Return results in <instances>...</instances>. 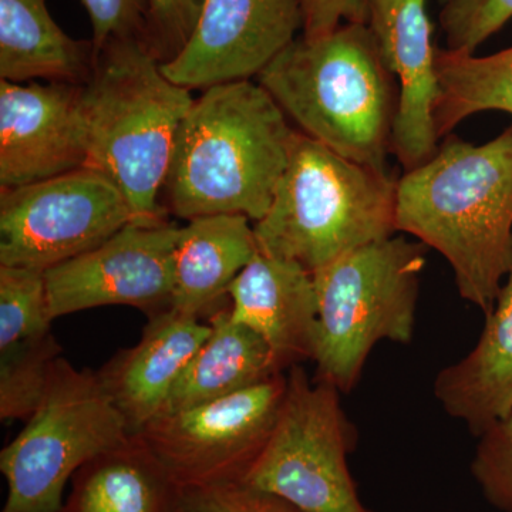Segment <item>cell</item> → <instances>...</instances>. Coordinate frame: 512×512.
Here are the masks:
<instances>
[{
	"label": "cell",
	"instance_id": "cell-14",
	"mask_svg": "<svg viewBox=\"0 0 512 512\" xmlns=\"http://www.w3.org/2000/svg\"><path fill=\"white\" fill-rule=\"evenodd\" d=\"M367 26L387 69L399 80L392 153L404 171H410L429 161L440 147L434 124L437 49L427 0H372Z\"/></svg>",
	"mask_w": 512,
	"mask_h": 512
},
{
	"label": "cell",
	"instance_id": "cell-2",
	"mask_svg": "<svg viewBox=\"0 0 512 512\" xmlns=\"http://www.w3.org/2000/svg\"><path fill=\"white\" fill-rule=\"evenodd\" d=\"M296 131L258 82L208 87L178 130L164 184L168 208L187 221L208 215L262 220Z\"/></svg>",
	"mask_w": 512,
	"mask_h": 512
},
{
	"label": "cell",
	"instance_id": "cell-29",
	"mask_svg": "<svg viewBox=\"0 0 512 512\" xmlns=\"http://www.w3.org/2000/svg\"><path fill=\"white\" fill-rule=\"evenodd\" d=\"M93 28L94 53L113 37H144L147 0H82Z\"/></svg>",
	"mask_w": 512,
	"mask_h": 512
},
{
	"label": "cell",
	"instance_id": "cell-21",
	"mask_svg": "<svg viewBox=\"0 0 512 512\" xmlns=\"http://www.w3.org/2000/svg\"><path fill=\"white\" fill-rule=\"evenodd\" d=\"M93 63V43L64 33L46 0H0V79L84 84Z\"/></svg>",
	"mask_w": 512,
	"mask_h": 512
},
{
	"label": "cell",
	"instance_id": "cell-4",
	"mask_svg": "<svg viewBox=\"0 0 512 512\" xmlns=\"http://www.w3.org/2000/svg\"><path fill=\"white\" fill-rule=\"evenodd\" d=\"M192 104L143 37H113L94 53L80 99L87 165L117 184L136 222L165 221L158 195Z\"/></svg>",
	"mask_w": 512,
	"mask_h": 512
},
{
	"label": "cell",
	"instance_id": "cell-18",
	"mask_svg": "<svg viewBox=\"0 0 512 512\" xmlns=\"http://www.w3.org/2000/svg\"><path fill=\"white\" fill-rule=\"evenodd\" d=\"M244 215H208L178 228L171 309L211 315L242 269L258 254L254 227Z\"/></svg>",
	"mask_w": 512,
	"mask_h": 512
},
{
	"label": "cell",
	"instance_id": "cell-16",
	"mask_svg": "<svg viewBox=\"0 0 512 512\" xmlns=\"http://www.w3.org/2000/svg\"><path fill=\"white\" fill-rule=\"evenodd\" d=\"M210 330L197 316L168 309L148 318L136 346L119 350L97 370L131 434L163 412L168 394Z\"/></svg>",
	"mask_w": 512,
	"mask_h": 512
},
{
	"label": "cell",
	"instance_id": "cell-17",
	"mask_svg": "<svg viewBox=\"0 0 512 512\" xmlns=\"http://www.w3.org/2000/svg\"><path fill=\"white\" fill-rule=\"evenodd\" d=\"M434 396L476 437L512 413V265L477 345L440 370Z\"/></svg>",
	"mask_w": 512,
	"mask_h": 512
},
{
	"label": "cell",
	"instance_id": "cell-19",
	"mask_svg": "<svg viewBox=\"0 0 512 512\" xmlns=\"http://www.w3.org/2000/svg\"><path fill=\"white\" fill-rule=\"evenodd\" d=\"M180 494V485L136 433L74 473L60 512H175Z\"/></svg>",
	"mask_w": 512,
	"mask_h": 512
},
{
	"label": "cell",
	"instance_id": "cell-10",
	"mask_svg": "<svg viewBox=\"0 0 512 512\" xmlns=\"http://www.w3.org/2000/svg\"><path fill=\"white\" fill-rule=\"evenodd\" d=\"M284 373L222 399L154 417L140 431L175 483H244L271 437L286 392Z\"/></svg>",
	"mask_w": 512,
	"mask_h": 512
},
{
	"label": "cell",
	"instance_id": "cell-30",
	"mask_svg": "<svg viewBox=\"0 0 512 512\" xmlns=\"http://www.w3.org/2000/svg\"><path fill=\"white\" fill-rule=\"evenodd\" d=\"M372 0H301L302 36L316 39L345 23H367Z\"/></svg>",
	"mask_w": 512,
	"mask_h": 512
},
{
	"label": "cell",
	"instance_id": "cell-5",
	"mask_svg": "<svg viewBox=\"0 0 512 512\" xmlns=\"http://www.w3.org/2000/svg\"><path fill=\"white\" fill-rule=\"evenodd\" d=\"M397 180L353 163L296 131L271 207L254 231L259 252L296 262L315 274L323 266L393 237Z\"/></svg>",
	"mask_w": 512,
	"mask_h": 512
},
{
	"label": "cell",
	"instance_id": "cell-20",
	"mask_svg": "<svg viewBox=\"0 0 512 512\" xmlns=\"http://www.w3.org/2000/svg\"><path fill=\"white\" fill-rule=\"evenodd\" d=\"M207 323L210 335L178 377L160 414L214 402L284 373L264 340L232 319L229 305L208 315Z\"/></svg>",
	"mask_w": 512,
	"mask_h": 512
},
{
	"label": "cell",
	"instance_id": "cell-8",
	"mask_svg": "<svg viewBox=\"0 0 512 512\" xmlns=\"http://www.w3.org/2000/svg\"><path fill=\"white\" fill-rule=\"evenodd\" d=\"M288 370L274 430L244 483L303 512H373L360 500L349 470L357 434L339 390L322 380L312 382L301 365Z\"/></svg>",
	"mask_w": 512,
	"mask_h": 512
},
{
	"label": "cell",
	"instance_id": "cell-22",
	"mask_svg": "<svg viewBox=\"0 0 512 512\" xmlns=\"http://www.w3.org/2000/svg\"><path fill=\"white\" fill-rule=\"evenodd\" d=\"M436 67L439 97L434 124L439 140L483 111L512 116V46L490 56L437 49Z\"/></svg>",
	"mask_w": 512,
	"mask_h": 512
},
{
	"label": "cell",
	"instance_id": "cell-6",
	"mask_svg": "<svg viewBox=\"0 0 512 512\" xmlns=\"http://www.w3.org/2000/svg\"><path fill=\"white\" fill-rule=\"evenodd\" d=\"M427 249L423 242L393 235L312 275L319 308L315 380L350 393L377 343L412 342Z\"/></svg>",
	"mask_w": 512,
	"mask_h": 512
},
{
	"label": "cell",
	"instance_id": "cell-12",
	"mask_svg": "<svg viewBox=\"0 0 512 512\" xmlns=\"http://www.w3.org/2000/svg\"><path fill=\"white\" fill-rule=\"evenodd\" d=\"M302 29L301 0H205L191 39L161 69L188 90L252 80Z\"/></svg>",
	"mask_w": 512,
	"mask_h": 512
},
{
	"label": "cell",
	"instance_id": "cell-23",
	"mask_svg": "<svg viewBox=\"0 0 512 512\" xmlns=\"http://www.w3.org/2000/svg\"><path fill=\"white\" fill-rule=\"evenodd\" d=\"M62 352L52 330L0 350V420L26 423L36 413Z\"/></svg>",
	"mask_w": 512,
	"mask_h": 512
},
{
	"label": "cell",
	"instance_id": "cell-1",
	"mask_svg": "<svg viewBox=\"0 0 512 512\" xmlns=\"http://www.w3.org/2000/svg\"><path fill=\"white\" fill-rule=\"evenodd\" d=\"M396 228L443 255L461 298L490 315L512 265V124L481 146L450 134L406 171Z\"/></svg>",
	"mask_w": 512,
	"mask_h": 512
},
{
	"label": "cell",
	"instance_id": "cell-25",
	"mask_svg": "<svg viewBox=\"0 0 512 512\" xmlns=\"http://www.w3.org/2000/svg\"><path fill=\"white\" fill-rule=\"evenodd\" d=\"M470 471L491 507L512 512V413L477 437Z\"/></svg>",
	"mask_w": 512,
	"mask_h": 512
},
{
	"label": "cell",
	"instance_id": "cell-27",
	"mask_svg": "<svg viewBox=\"0 0 512 512\" xmlns=\"http://www.w3.org/2000/svg\"><path fill=\"white\" fill-rule=\"evenodd\" d=\"M205 0H147L144 42L161 64L180 55L201 18Z\"/></svg>",
	"mask_w": 512,
	"mask_h": 512
},
{
	"label": "cell",
	"instance_id": "cell-28",
	"mask_svg": "<svg viewBox=\"0 0 512 512\" xmlns=\"http://www.w3.org/2000/svg\"><path fill=\"white\" fill-rule=\"evenodd\" d=\"M175 512H303L269 491L247 483L181 488Z\"/></svg>",
	"mask_w": 512,
	"mask_h": 512
},
{
	"label": "cell",
	"instance_id": "cell-26",
	"mask_svg": "<svg viewBox=\"0 0 512 512\" xmlns=\"http://www.w3.org/2000/svg\"><path fill=\"white\" fill-rule=\"evenodd\" d=\"M440 25L447 50L476 53L512 19V0H444Z\"/></svg>",
	"mask_w": 512,
	"mask_h": 512
},
{
	"label": "cell",
	"instance_id": "cell-24",
	"mask_svg": "<svg viewBox=\"0 0 512 512\" xmlns=\"http://www.w3.org/2000/svg\"><path fill=\"white\" fill-rule=\"evenodd\" d=\"M45 272L0 265V350L52 330Z\"/></svg>",
	"mask_w": 512,
	"mask_h": 512
},
{
	"label": "cell",
	"instance_id": "cell-3",
	"mask_svg": "<svg viewBox=\"0 0 512 512\" xmlns=\"http://www.w3.org/2000/svg\"><path fill=\"white\" fill-rule=\"evenodd\" d=\"M256 79L305 136L389 174L399 89L367 23L296 37Z\"/></svg>",
	"mask_w": 512,
	"mask_h": 512
},
{
	"label": "cell",
	"instance_id": "cell-13",
	"mask_svg": "<svg viewBox=\"0 0 512 512\" xmlns=\"http://www.w3.org/2000/svg\"><path fill=\"white\" fill-rule=\"evenodd\" d=\"M83 84L0 79V191L87 165Z\"/></svg>",
	"mask_w": 512,
	"mask_h": 512
},
{
	"label": "cell",
	"instance_id": "cell-7",
	"mask_svg": "<svg viewBox=\"0 0 512 512\" xmlns=\"http://www.w3.org/2000/svg\"><path fill=\"white\" fill-rule=\"evenodd\" d=\"M130 434L97 373L60 356L39 409L0 453L8 484L2 512H60L74 473Z\"/></svg>",
	"mask_w": 512,
	"mask_h": 512
},
{
	"label": "cell",
	"instance_id": "cell-9",
	"mask_svg": "<svg viewBox=\"0 0 512 512\" xmlns=\"http://www.w3.org/2000/svg\"><path fill=\"white\" fill-rule=\"evenodd\" d=\"M133 221L117 184L89 165L0 191V265L46 272L99 247Z\"/></svg>",
	"mask_w": 512,
	"mask_h": 512
},
{
	"label": "cell",
	"instance_id": "cell-15",
	"mask_svg": "<svg viewBox=\"0 0 512 512\" xmlns=\"http://www.w3.org/2000/svg\"><path fill=\"white\" fill-rule=\"evenodd\" d=\"M228 296L232 319L264 340L282 372L312 360L319 308L311 272L258 251Z\"/></svg>",
	"mask_w": 512,
	"mask_h": 512
},
{
	"label": "cell",
	"instance_id": "cell-11",
	"mask_svg": "<svg viewBox=\"0 0 512 512\" xmlns=\"http://www.w3.org/2000/svg\"><path fill=\"white\" fill-rule=\"evenodd\" d=\"M178 227L130 222L99 247L45 272L52 319L101 306H133L148 318L173 306Z\"/></svg>",
	"mask_w": 512,
	"mask_h": 512
}]
</instances>
